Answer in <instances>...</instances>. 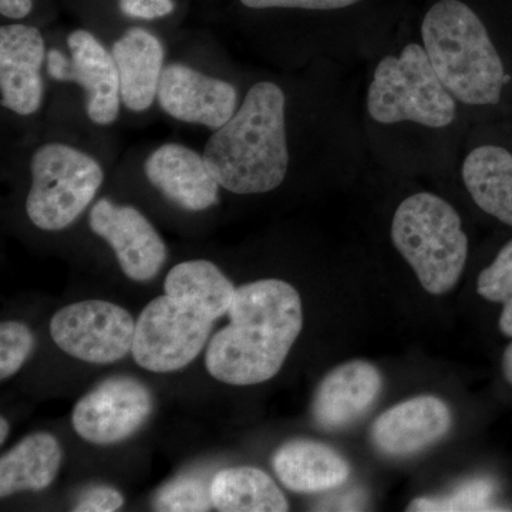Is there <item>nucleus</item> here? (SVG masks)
Returning a JSON list of instances; mask_svg holds the SVG:
<instances>
[{"mask_svg":"<svg viewBox=\"0 0 512 512\" xmlns=\"http://www.w3.org/2000/svg\"><path fill=\"white\" fill-rule=\"evenodd\" d=\"M229 325L211 339L205 365L214 379L252 386L278 375L301 335L298 291L281 279H261L237 288Z\"/></svg>","mask_w":512,"mask_h":512,"instance_id":"1","label":"nucleus"},{"mask_svg":"<svg viewBox=\"0 0 512 512\" xmlns=\"http://www.w3.org/2000/svg\"><path fill=\"white\" fill-rule=\"evenodd\" d=\"M202 157L229 192L252 195L276 190L291 164L284 90L272 82L255 83L231 120L212 134Z\"/></svg>","mask_w":512,"mask_h":512,"instance_id":"2","label":"nucleus"},{"mask_svg":"<svg viewBox=\"0 0 512 512\" xmlns=\"http://www.w3.org/2000/svg\"><path fill=\"white\" fill-rule=\"evenodd\" d=\"M420 43L458 103H500L510 76L484 20L468 3L439 0L430 6L421 20Z\"/></svg>","mask_w":512,"mask_h":512,"instance_id":"3","label":"nucleus"},{"mask_svg":"<svg viewBox=\"0 0 512 512\" xmlns=\"http://www.w3.org/2000/svg\"><path fill=\"white\" fill-rule=\"evenodd\" d=\"M458 106L419 42L383 56L367 84V116L377 126L446 130L456 121Z\"/></svg>","mask_w":512,"mask_h":512,"instance_id":"4","label":"nucleus"},{"mask_svg":"<svg viewBox=\"0 0 512 512\" xmlns=\"http://www.w3.org/2000/svg\"><path fill=\"white\" fill-rule=\"evenodd\" d=\"M390 235L424 291H453L466 268L468 238L450 202L433 192L409 195L394 211Z\"/></svg>","mask_w":512,"mask_h":512,"instance_id":"5","label":"nucleus"},{"mask_svg":"<svg viewBox=\"0 0 512 512\" xmlns=\"http://www.w3.org/2000/svg\"><path fill=\"white\" fill-rule=\"evenodd\" d=\"M29 220L43 231H62L89 207L103 184L99 161L62 143L40 147L30 160Z\"/></svg>","mask_w":512,"mask_h":512,"instance_id":"6","label":"nucleus"},{"mask_svg":"<svg viewBox=\"0 0 512 512\" xmlns=\"http://www.w3.org/2000/svg\"><path fill=\"white\" fill-rule=\"evenodd\" d=\"M214 322L195 303L165 293L141 312L131 353L137 365L150 372H177L200 355Z\"/></svg>","mask_w":512,"mask_h":512,"instance_id":"7","label":"nucleus"},{"mask_svg":"<svg viewBox=\"0 0 512 512\" xmlns=\"http://www.w3.org/2000/svg\"><path fill=\"white\" fill-rule=\"evenodd\" d=\"M134 332L131 313L106 301L72 303L50 320V335L63 352L97 365L124 359L133 349Z\"/></svg>","mask_w":512,"mask_h":512,"instance_id":"8","label":"nucleus"},{"mask_svg":"<svg viewBox=\"0 0 512 512\" xmlns=\"http://www.w3.org/2000/svg\"><path fill=\"white\" fill-rule=\"evenodd\" d=\"M153 407V394L146 384L134 377H111L76 404L73 429L99 446L120 443L146 424Z\"/></svg>","mask_w":512,"mask_h":512,"instance_id":"9","label":"nucleus"},{"mask_svg":"<svg viewBox=\"0 0 512 512\" xmlns=\"http://www.w3.org/2000/svg\"><path fill=\"white\" fill-rule=\"evenodd\" d=\"M67 47L70 57L57 49L47 52V74L56 82L80 84L86 92L89 119L100 126H109L119 117L120 111V79L116 60L87 30L70 33Z\"/></svg>","mask_w":512,"mask_h":512,"instance_id":"10","label":"nucleus"},{"mask_svg":"<svg viewBox=\"0 0 512 512\" xmlns=\"http://www.w3.org/2000/svg\"><path fill=\"white\" fill-rule=\"evenodd\" d=\"M90 228L113 248L127 278L146 282L158 275L167 247L151 222L137 208L101 198L90 211Z\"/></svg>","mask_w":512,"mask_h":512,"instance_id":"11","label":"nucleus"},{"mask_svg":"<svg viewBox=\"0 0 512 512\" xmlns=\"http://www.w3.org/2000/svg\"><path fill=\"white\" fill-rule=\"evenodd\" d=\"M157 99L174 119L218 130L234 116L238 94L224 80L173 63L164 67Z\"/></svg>","mask_w":512,"mask_h":512,"instance_id":"12","label":"nucleus"},{"mask_svg":"<svg viewBox=\"0 0 512 512\" xmlns=\"http://www.w3.org/2000/svg\"><path fill=\"white\" fill-rule=\"evenodd\" d=\"M453 413L440 397L423 394L390 407L373 423V446L387 457H410L447 436Z\"/></svg>","mask_w":512,"mask_h":512,"instance_id":"13","label":"nucleus"},{"mask_svg":"<svg viewBox=\"0 0 512 512\" xmlns=\"http://www.w3.org/2000/svg\"><path fill=\"white\" fill-rule=\"evenodd\" d=\"M47 53L39 30L28 25L0 29V92L2 106L30 116L42 106L43 80L40 69Z\"/></svg>","mask_w":512,"mask_h":512,"instance_id":"14","label":"nucleus"},{"mask_svg":"<svg viewBox=\"0 0 512 512\" xmlns=\"http://www.w3.org/2000/svg\"><path fill=\"white\" fill-rule=\"evenodd\" d=\"M383 389L380 370L367 360H350L323 377L312 402L320 429L336 431L356 423L377 402Z\"/></svg>","mask_w":512,"mask_h":512,"instance_id":"15","label":"nucleus"},{"mask_svg":"<svg viewBox=\"0 0 512 512\" xmlns=\"http://www.w3.org/2000/svg\"><path fill=\"white\" fill-rule=\"evenodd\" d=\"M144 173L165 198L185 211H204L218 202L221 185L204 157L181 144L158 147L144 163Z\"/></svg>","mask_w":512,"mask_h":512,"instance_id":"16","label":"nucleus"},{"mask_svg":"<svg viewBox=\"0 0 512 512\" xmlns=\"http://www.w3.org/2000/svg\"><path fill=\"white\" fill-rule=\"evenodd\" d=\"M272 467L281 483L298 494L333 490L345 484L352 473L338 451L313 440L288 441L276 450Z\"/></svg>","mask_w":512,"mask_h":512,"instance_id":"17","label":"nucleus"},{"mask_svg":"<svg viewBox=\"0 0 512 512\" xmlns=\"http://www.w3.org/2000/svg\"><path fill=\"white\" fill-rule=\"evenodd\" d=\"M119 70L120 96L131 111L150 109L164 70L160 39L143 28L127 30L111 49Z\"/></svg>","mask_w":512,"mask_h":512,"instance_id":"18","label":"nucleus"},{"mask_svg":"<svg viewBox=\"0 0 512 512\" xmlns=\"http://www.w3.org/2000/svg\"><path fill=\"white\" fill-rule=\"evenodd\" d=\"M464 187L477 207L512 227V153L483 144L468 151L461 164Z\"/></svg>","mask_w":512,"mask_h":512,"instance_id":"19","label":"nucleus"},{"mask_svg":"<svg viewBox=\"0 0 512 512\" xmlns=\"http://www.w3.org/2000/svg\"><path fill=\"white\" fill-rule=\"evenodd\" d=\"M62 461V447L52 434L25 437L0 460V497L45 490L55 481Z\"/></svg>","mask_w":512,"mask_h":512,"instance_id":"20","label":"nucleus"},{"mask_svg":"<svg viewBox=\"0 0 512 512\" xmlns=\"http://www.w3.org/2000/svg\"><path fill=\"white\" fill-rule=\"evenodd\" d=\"M211 500L222 512H285L288 500L271 476L259 468L221 470L211 481Z\"/></svg>","mask_w":512,"mask_h":512,"instance_id":"21","label":"nucleus"},{"mask_svg":"<svg viewBox=\"0 0 512 512\" xmlns=\"http://www.w3.org/2000/svg\"><path fill=\"white\" fill-rule=\"evenodd\" d=\"M164 291L204 309L212 319L228 315L237 288L217 265L204 259L175 265L164 282Z\"/></svg>","mask_w":512,"mask_h":512,"instance_id":"22","label":"nucleus"},{"mask_svg":"<svg viewBox=\"0 0 512 512\" xmlns=\"http://www.w3.org/2000/svg\"><path fill=\"white\" fill-rule=\"evenodd\" d=\"M494 484L490 480H473L461 485L453 494L443 498L421 497L409 504L407 511H497L491 500Z\"/></svg>","mask_w":512,"mask_h":512,"instance_id":"23","label":"nucleus"},{"mask_svg":"<svg viewBox=\"0 0 512 512\" xmlns=\"http://www.w3.org/2000/svg\"><path fill=\"white\" fill-rule=\"evenodd\" d=\"M212 507L211 484L197 476L175 478L164 485L154 500L157 511L198 512L210 511Z\"/></svg>","mask_w":512,"mask_h":512,"instance_id":"24","label":"nucleus"},{"mask_svg":"<svg viewBox=\"0 0 512 512\" xmlns=\"http://www.w3.org/2000/svg\"><path fill=\"white\" fill-rule=\"evenodd\" d=\"M35 346L32 330L22 322H3L0 326V379L16 375Z\"/></svg>","mask_w":512,"mask_h":512,"instance_id":"25","label":"nucleus"},{"mask_svg":"<svg viewBox=\"0 0 512 512\" xmlns=\"http://www.w3.org/2000/svg\"><path fill=\"white\" fill-rule=\"evenodd\" d=\"M477 292L481 298L495 303H504L512 298V241L501 248L493 264L481 271Z\"/></svg>","mask_w":512,"mask_h":512,"instance_id":"26","label":"nucleus"},{"mask_svg":"<svg viewBox=\"0 0 512 512\" xmlns=\"http://www.w3.org/2000/svg\"><path fill=\"white\" fill-rule=\"evenodd\" d=\"M362 0H241L249 9H303V10H340L355 6Z\"/></svg>","mask_w":512,"mask_h":512,"instance_id":"27","label":"nucleus"},{"mask_svg":"<svg viewBox=\"0 0 512 512\" xmlns=\"http://www.w3.org/2000/svg\"><path fill=\"white\" fill-rule=\"evenodd\" d=\"M124 498L120 491L114 488L99 485L89 488L74 505L76 512H113L123 507Z\"/></svg>","mask_w":512,"mask_h":512,"instance_id":"28","label":"nucleus"},{"mask_svg":"<svg viewBox=\"0 0 512 512\" xmlns=\"http://www.w3.org/2000/svg\"><path fill=\"white\" fill-rule=\"evenodd\" d=\"M119 8L128 18L154 20L170 15L173 0H119Z\"/></svg>","mask_w":512,"mask_h":512,"instance_id":"29","label":"nucleus"},{"mask_svg":"<svg viewBox=\"0 0 512 512\" xmlns=\"http://www.w3.org/2000/svg\"><path fill=\"white\" fill-rule=\"evenodd\" d=\"M32 9V0H0V12L8 19L26 18Z\"/></svg>","mask_w":512,"mask_h":512,"instance_id":"30","label":"nucleus"},{"mask_svg":"<svg viewBox=\"0 0 512 512\" xmlns=\"http://www.w3.org/2000/svg\"><path fill=\"white\" fill-rule=\"evenodd\" d=\"M503 305V312H501L498 326H500V330L505 336L512 338V298L504 302Z\"/></svg>","mask_w":512,"mask_h":512,"instance_id":"31","label":"nucleus"},{"mask_svg":"<svg viewBox=\"0 0 512 512\" xmlns=\"http://www.w3.org/2000/svg\"><path fill=\"white\" fill-rule=\"evenodd\" d=\"M503 372L505 379H507V382L512 386V343L504 352Z\"/></svg>","mask_w":512,"mask_h":512,"instance_id":"32","label":"nucleus"},{"mask_svg":"<svg viewBox=\"0 0 512 512\" xmlns=\"http://www.w3.org/2000/svg\"><path fill=\"white\" fill-rule=\"evenodd\" d=\"M0 431H2V434H0V443H5L6 437H8L9 434V423L8 420L5 419V417H2L0 419Z\"/></svg>","mask_w":512,"mask_h":512,"instance_id":"33","label":"nucleus"}]
</instances>
